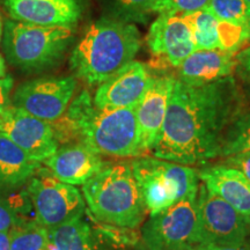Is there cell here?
Listing matches in <instances>:
<instances>
[{
    "mask_svg": "<svg viewBox=\"0 0 250 250\" xmlns=\"http://www.w3.org/2000/svg\"><path fill=\"white\" fill-rule=\"evenodd\" d=\"M233 76L190 86L175 79L154 158L184 166L220 156L225 132L243 105Z\"/></svg>",
    "mask_w": 250,
    "mask_h": 250,
    "instance_id": "obj_1",
    "label": "cell"
},
{
    "mask_svg": "<svg viewBox=\"0 0 250 250\" xmlns=\"http://www.w3.org/2000/svg\"><path fill=\"white\" fill-rule=\"evenodd\" d=\"M136 108L100 109L90 94L83 90L64 116L51 125L58 144L77 140L100 155L139 158Z\"/></svg>",
    "mask_w": 250,
    "mask_h": 250,
    "instance_id": "obj_2",
    "label": "cell"
},
{
    "mask_svg": "<svg viewBox=\"0 0 250 250\" xmlns=\"http://www.w3.org/2000/svg\"><path fill=\"white\" fill-rule=\"evenodd\" d=\"M142 48L138 28L126 20L102 18L87 28L72 51L70 67L89 86H100L134 61Z\"/></svg>",
    "mask_w": 250,
    "mask_h": 250,
    "instance_id": "obj_3",
    "label": "cell"
},
{
    "mask_svg": "<svg viewBox=\"0 0 250 250\" xmlns=\"http://www.w3.org/2000/svg\"><path fill=\"white\" fill-rule=\"evenodd\" d=\"M83 193L94 217L112 226H139L147 212L130 162L105 164L83 184Z\"/></svg>",
    "mask_w": 250,
    "mask_h": 250,
    "instance_id": "obj_4",
    "label": "cell"
},
{
    "mask_svg": "<svg viewBox=\"0 0 250 250\" xmlns=\"http://www.w3.org/2000/svg\"><path fill=\"white\" fill-rule=\"evenodd\" d=\"M73 35V27H43L8 20L2 34V48L12 65L22 71L39 72L61 61Z\"/></svg>",
    "mask_w": 250,
    "mask_h": 250,
    "instance_id": "obj_5",
    "label": "cell"
},
{
    "mask_svg": "<svg viewBox=\"0 0 250 250\" xmlns=\"http://www.w3.org/2000/svg\"><path fill=\"white\" fill-rule=\"evenodd\" d=\"M130 164L144 204L151 215L198 192V171L195 168L154 156H139Z\"/></svg>",
    "mask_w": 250,
    "mask_h": 250,
    "instance_id": "obj_6",
    "label": "cell"
},
{
    "mask_svg": "<svg viewBox=\"0 0 250 250\" xmlns=\"http://www.w3.org/2000/svg\"><path fill=\"white\" fill-rule=\"evenodd\" d=\"M250 237V217L208 190L197 193L196 245H239Z\"/></svg>",
    "mask_w": 250,
    "mask_h": 250,
    "instance_id": "obj_7",
    "label": "cell"
},
{
    "mask_svg": "<svg viewBox=\"0 0 250 250\" xmlns=\"http://www.w3.org/2000/svg\"><path fill=\"white\" fill-rule=\"evenodd\" d=\"M27 192L35 212L36 223L46 228L83 217L85 201L74 186L64 183L50 173L39 168L27 183Z\"/></svg>",
    "mask_w": 250,
    "mask_h": 250,
    "instance_id": "obj_8",
    "label": "cell"
},
{
    "mask_svg": "<svg viewBox=\"0 0 250 250\" xmlns=\"http://www.w3.org/2000/svg\"><path fill=\"white\" fill-rule=\"evenodd\" d=\"M197 193L175 202L144 224L142 237L148 250H189L196 246Z\"/></svg>",
    "mask_w": 250,
    "mask_h": 250,
    "instance_id": "obj_9",
    "label": "cell"
},
{
    "mask_svg": "<svg viewBox=\"0 0 250 250\" xmlns=\"http://www.w3.org/2000/svg\"><path fill=\"white\" fill-rule=\"evenodd\" d=\"M77 88L74 77H48L21 83L11 104L40 120L55 123L64 116Z\"/></svg>",
    "mask_w": 250,
    "mask_h": 250,
    "instance_id": "obj_10",
    "label": "cell"
},
{
    "mask_svg": "<svg viewBox=\"0 0 250 250\" xmlns=\"http://www.w3.org/2000/svg\"><path fill=\"white\" fill-rule=\"evenodd\" d=\"M0 132L39 164L54 155L59 147L51 123L31 116L12 104L0 115Z\"/></svg>",
    "mask_w": 250,
    "mask_h": 250,
    "instance_id": "obj_11",
    "label": "cell"
},
{
    "mask_svg": "<svg viewBox=\"0 0 250 250\" xmlns=\"http://www.w3.org/2000/svg\"><path fill=\"white\" fill-rule=\"evenodd\" d=\"M175 76L153 77L147 90L136 108L140 156H147L154 149L164 126L168 103L175 83Z\"/></svg>",
    "mask_w": 250,
    "mask_h": 250,
    "instance_id": "obj_12",
    "label": "cell"
},
{
    "mask_svg": "<svg viewBox=\"0 0 250 250\" xmlns=\"http://www.w3.org/2000/svg\"><path fill=\"white\" fill-rule=\"evenodd\" d=\"M153 76L142 62L132 61L98 86L93 102L100 109H120L138 105Z\"/></svg>",
    "mask_w": 250,
    "mask_h": 250,
    "instance_id": "obj_13",
    "label": "cell"
},
{
    "mask_svg": "<svg viewBox=\"0 0 250 250\" xmlns=\"http://www.w3.org/2000/svg\"><path fill=\"white\" fill-rule=\"evenodd\" d=\"M146 43L153 55L174 67H179L196 50L190 28L180 14H158L149 27Z\"/></svg>",
    "mask_w": 250,
    "mask_h": 250,
    "instance_id": "obj_14",
    "label": "cell"
},
{
    "mask_svg": "<svg viewBox=\"0 0 250 250\" xmlns=\"http://www.w3.org/2000/svg\"><path fill=\"white\" fill-rule=\"evenodd\" d=\"M180 15L190 28L196 50H226L237 54L250 37L248 28L219 20L205 8Z\"/></svg>",
    "mask_w": 250,
    "mask_h": 250,
    "instance_id": "obj_15",
    "label": "cell"
},
{
    "mask_svg": "<svg viewBox=\"0 0 250 250\" xmlns=\"http://www.w3.org/2000/svg\"><path fill=\"white\" fill-rule=\"evenodd\" d=\"M15 21L43 27H73L83 14L80 0H2Z\"/></svg>",
    "mask_w": 250,
    "mask_h": 250,
    "instance_id": "obj_16",
    "label": "cell"
},
{
    "mask_svg": "<svg viewBox=\"0 0 250 250\" xmlns=\"http://www.w3.org/2000/svg\"><path fill=\"white\" fill-rule=\"evenodd\" d=\"M56 179L71 186H83L95 176L107 162L85 144L76 142L58 147L43 162Z\"/></svg>",
    "mask_w": 250,
    "mask_h": 250,
    "instance_id": "obj_17",
    "label": "cell"
},
{
    "mask_svg": "<svg viewBox=\"0 0 250 250\" xmlns=\"http://www.w3.org/2000/svg\"><path fill=\"white\" fill-rule=\"evenodd\" d=\"M236 52L226 50H195L181 62L175 78L190 86L230 77L236 68Z\"/></svg>",
    "mask_w": 250,
    "mask_h": 250,
    "instance_id": "obj_18",
    "label": "cell"
},
{
    "mask_svg": "<svg viewBox=\"0 0 250 250\" xmlns=\"http://www.w3.org/2000/svg\"><path fill=\"white\" fill-rule=\"evenodd\" d=\"M197 171L208 190L250 217V182L241 171L225 164L205 166Z\"/></svg>",
    "mask_w": 250,
    "mask_h": 250,
    "instance_id": "obj_19",
    "label": "cell"
},
{
    "mask_svg": "<svg viewBox=\"0 0 250 250\" xmlns=\"http://www.w3.org/2000/svg\"><path fill=\"white\" fill-rule=\"evenodd\" d=\"M41 164L29 158L23 149L0 132V188L17 189L29 182Z\"/></svg>",
    "mask_w": 250,
    "mask_h": 250,
    "instance_id": "obj_20",
    "label": "cell"
},
{
    "mask_svg": "<svg viewBox=\"0 0 250 250\" xmlns=\"http://www.w3.org/2000/svg\"><path fill=\"white\" fill-rule=\"evenodd\" d=\"M49 250H94L92 229L83 217L48 228Z\"/></svg>",
    "mask_w": 250,
    "mask_h": 250,
    "instance_id": "obj_21",
    "label": "cell"
},
{
    "mask_svg": "<svg viewBox=\"0 0 250 250\" xmlns=\"http://www.w3.org/2000/svg\"><path fill=\"white\" fill-rule=\"evenodd\" d=\"M250 153V108L243 105L225 132L220 149L221 158Z\"/></svg>",
    "mask_w": 250,
    "mask_h": 250,
    "instance_id": "obj_22",
    "label": "cell"
},
{
    "mask_svg": "<svg viewBox=\"0 0 250 250\" xmlns=\"http://www.w3.org/2000/svg\"><path fill=\"white\" fill-rule=\"evenodd\" d=\"M9 250H49L48 228L22 221L9 232Z\"/></svg>",
    "mask_w": 250,
    "mask_h": 250,
    "instance_id": "obj_23",
    "label": "cell"
},
{
    "mask_svg": "<svg viewBox=\"0 0 250 250\" xmlns=\"http://www.w3.org/2000/svg\"><path fill=\"white\" fill-rule=\"evenodd\" d=\"M205 9L219 20L250 30V5L245 0H210Z\"/></svg>",
    "mask_w": 250,
    "mask_h": 250,
    "instance_id": "obj_24",
    "label": "cell"
},
{
    "mask_svg": "<svg viewBox=\"0 0 250 250\" xmlns=\"http://www.w3.org/2000/svg\"><path fill=\"white\" fill-rule=\"evenodd\" d=\"M210 0H155L153 13L184 14L206 7Z\"/></svg>",
    "mask_w": 250,
    "mask_h": 250,
    "instance_id": "obj_25",
    "label": "cell"
},
{
    "mask_svg": "<svg viewBox=\"0 0 250 250\" xmlns=\"http://www.w3.org/2000/svg\"><path fill=\"white\" fill-rule=\"evenodd\" d=\"M155 0H118L122 12L127 19L145 20L148 14L153 13V5Z\"/></svg>",
    "mask_w": 250,
    "mask_h": 250,
    "instance_id": "obj_26",
    "label": "cell"
},
{
    "mask_svg": "<svg viewBox=\"0 0 250 250\" xmlns=\"http://www.w3.org/2000/svg\"><path fill=\"white\" fill-rule=\"evenodd\" d=\"M22 221L18 217L17 211L14 210L11 203L0 195V232L9 233Z\"/></svg>",
    "mask_w": 250,
    "mask_h": 250,
    "instance_id": "obj_27",
    "label": "cell"
},
{
    "mask_svg": "<svg viewBox=\"0 0 250 250\" xmlns=\"http://www.w3.org/2000/svg\"><path fill=\"white\" fill-rule=\"evenodd\" d=\"M224 164L241 171L250 182V153H239L227 156Z\"/></svg>",
    "mask_w": 250,
    "mask_h": 250,
    "instance_id": "obj_28",
    "label": "cell"
},
{
    "mask_svg": "<svg viewBox=\"0 0 250 250\" xmlns=\"http://www.w3.org/2000/svg\"><path fill=\"white\" fill-rule=\"evenodd\" d=\"M235 71L243 80L250 83V46L241 50L235 55Z\"/></svg>",
    "mask_w": 250,
    "mask_h": 250,
    "instance_id": "obj_29",
    "label": "cell"
},
{
    "mask_svg": "<svg viewBox=\"0 0 250 250\" xmlns=\"http://www.w3.org/2000/svg\"><path fill=\"white\" fill-rule=\"evenodd\" d=\"M13 78L6 76L0 78V115L11 105V92L13 89Z\"/></svg>",
    "mask_w": 250,
    "mask_h": 250,
    "instance_id": "obj_30",
    "label": "cell"
},
{
    "mask_svg": "<svg viewBox=\"0 0 250 250\" xmlns=\"http://www.w3.org/2000/svg\"><path fill=\"white\" fill-rule=\"evenodd\" d=\"M189 250H250V237L239 245H196Z\"/></svg>",
    "mask_w": 250,
    "mask_h": 250,
    "instance_id": "obj_31",
    "label": "cell"
},
{
    "mask_svg": "<svg viewBox=\"0 0 250 250\" xmlns=\"http://www.w3.org/2000/svg\"><path fill=\"white\" fill-rule=\"evenodd\" d=\"M0 250H9V233L0 232Z\"/></svg>",
    "mask_w": 250,
    "mask_h": 250,
    "instance_id": "obj_32",
    "label": "cell"
},
{
    "mask_svg": "<svg viewBox=\"0 0 250 250\" xmlns=\"http://www.w3.org/2000/svg\"><path fill=\"white\" fill-rule=\"evenodd\" d=\"M7 74H6V62L5 59L0 55V78H5Z\"/></svg>",
    "mask_w": 250,
    "mask_h": 250,
    "instance_id": "obj_33",
    "label": "cell"
},
{
    "mask_svg": "<svg viewBox=\"0 0 250 250\" xmlns=\"http://www.w3.org/2000/svg\"><path fill=\"white\" fill-rule=\"evenodd\" d=\"M2 34H4V27H2L1 17H0V43H1V41H2Z\"/></svg>",
    "mask_w": 250,
    "mask_h": 250,
    "instance_id": "obj_34",
    "label": "cell"
},
{
    "mask_svg": "<svg viewBox=\"0 0 250 250\" xmlns=\"http://www.w3.org/2000/svg\"><path fill=\"white\" fill-rule=\"evenodd\" d=\"M245 1H247V2H248V4L250 5V0H245Z\"/></svg>",
    "mask_w": 250,
    "mask_h": 250,
    "instance_id": "obj_35",
    "label": "cell"
},
{
    "mask_svg": "<svg viewBox=\"0 0 250 250\" xmlns=\"http://www.w3.org/2000/svg\"><path fill=\"white\" fill-rule=\"evenodd\" d=\"M249 40H250V37H249Z\"/></svg>",
    "mask_w": 250,
    "mask_h": 250,
    "instance_id": "obj_36",
    "label": "cell"
}]
</instances>
